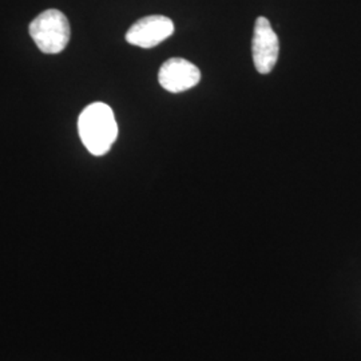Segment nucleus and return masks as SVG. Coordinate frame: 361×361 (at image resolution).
Returning a JSON list of instances; mask_svg holds the SVG:
<instances>
[{
  "label": "nucleus",
  "instance_id": "f257e3e1",
  "mask_svg": "<svg viewBox=\"0 0 361 361\" xmlns=\"http://www.w3.org/2000/svg\"><path fill=\"white\" fill-rule=\"evenodd\" d=\"M78 131L80 141L92 155H104L110 152L118 137L116 116L109 104L94 102L79 116Z\"/></svg>",
  "mask_w": 361,
  "mask_h": 361
},
{
  "label": "nucleus",
  "instance_id": "f03ea898",
  "mask_svg": "<svg viewBox=\"0 0 361 361\" xmlns=\"http://www.w3.org/2000/svg\"><path fill=\"white\" fill-rule=\"evenodd\" d=\"M70 23L66 15L58 10L39 13L30 25V35L39 50L44 54L63 51L70 40Z\"/></svg>",
  "mask_w": 361,
  "mask_h": 361
},
{
  "label": "nucleus",
  "instance_id": "7ed1b4c3",
  "mask_svg": "<svg viewBox=\"0 0 361 361\" xmlns=\"http://www.w3.org/2000/svg\"><path fill=\"white\" fill-rule=\"evenodd\" d=\"M280 52L279 38L271 22L259 16L255 25L253 39H252V55L253 63L259 74H269L277 63Z\"/></svg>",
  "mask_w": 361,
  "mask_h": 361
},
{
  "label": "nucleus",
  "instance_id": "20e7f679",
  "mask_svg": "<svg viewBox=\"0 0 361 361\" xmlns=\"http://www.w3.org/2000/svg\"><path fill=\"white\" fill-rule=\"evenodd\" d=\"M174 34V23L168 16L164 15H150L145 16L130 27L126 40L130 44L152 49L170 38Z\"/></svg>",
  "mask_w": 361,
  "mask_h": 361
},
{
  "label": "nucleus",
  "instance_id": "39448f33",
  "mask_svg": "<svg viewBox=\"0 0 361 361\" xmlns=\"http://www.w3.org/2000/svg\"><path fill=\"white\" fill-rule=\"evenodd\" d=\"M201 73L197 66L183 58H171L161 66L158 73L159 85L169 92H182L200 83Z\"/></svg>",
  "mask_w": 361,
  "mask_h": 361
}]
</instances>
